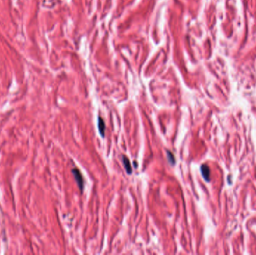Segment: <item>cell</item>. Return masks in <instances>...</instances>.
I'll return each instance as SVG.
<instances>
[{
    "mask_svg": "<svg viewBox=\"0 0 256 255\" xmlns=\"http://www.w3.org/2000/svg\"><path fill=\"white\" fill-rule=\"evenodd\" d=\"M167 156H168V159H169V162H170V164L174 165V163H175V160H174V157L173 154H172L171 152L167 151Z\"/></svg>",
    "mask_w": 256,
    "mask_h": 255,
    "instance_id": "cell-5",
    "label": "cell"
},
{
    "mask_svg": "<svg viewBox=\"0 0 256 255\" xmlns=\"http://www.w3.org/2000/svg\"><path fill=\"white\" fill-rule=\"evenodd\" d=\"M72 173L75 180H76V183L78 185V187H79V189L81 191H82L83 189H84V180H83L82 174H81L79 170L77 169V168H73V169H72Z\"/></svg>",
    "mask_w": 256,
    "mask_h": 255,
    "instance_id": "cell-1",
    "label": "cell"
},
{
    "mask_svg": "<svg viewBox=\"0 0 256 255\" xmlns=\"http://www.w3.org/2000/svg\"><path fill=\"white\" fill-rule=\"evenodd\" d=\"M201 172L202 176H203L204 179L207 181V182H210V168L207 165H202L201 166Z\"/></svg>",
    "mask_w": 256,
    "mask_h": 255,
    "instance_id": "cell-2",
    "label": "cell"
},
{
    "mask_svg": "<svg viewBox=\"0 0 256 255\" xmlns=\"http://www.w3.org/2000/svg\"><path fill=\"white\" fill-rule=\"evenodd\" d=\"M105 129H106V126H105V123H104L103 120L100 117H98V130H99V132H100V135L102 137H104V135H105Z\"/></svg>",
    "mask_w": 256,
    "mask_h": 255,
    "instance_id": "cell-3",
    "label": "cell"
},
{
    "mask_svg": "<svg viewBox=\"0 0 256 255\" xmlns=\"http://www.w3.org/2000/svg\"><path fill=\"white\" fill-rule=\"evenodd\" d=\"M123 164L124 166L125 169H126L128 174H130L132 173V167L131 165H130V161H129L128 158L126 157L125 156H123Z\"/></svg>",
    "mask_w": 256,
    "mask_h": 255,
    "instance_id": "cell-4",
    "label": "cell"
}]
</instances>
